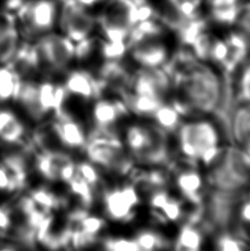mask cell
<instances>
[{"instance_id":"cell-7","label":"cell","mask_w":250,"mask_h":251,"mask_svg":"<svg viewBox=\"0 0 250 251\" xmlns=\"http://www.w3.org/2000/svg\"><path fill=\"white\" fill-rule=\"evenodd\" d=\"M76 162L72 152L60 148L40 150L32 160L34 170L47 183L65 185L76 174Z\"/></svg>"},{"instance_id":"cell-18","label":"cell","mask_w":250,"mask_h":251,"mask_svg":"<svg viewBox=\"0 0 250 251\" xmlns=\"http://www.w3.org/2000/svg\"><path fill=\"white\" fill-rule=\"evenodd\" d=\"M206 236L200 224L183 221L178 225L177 234L172 241V248L181 251H199L203 248Z\"/></svg>"},{"instance_id":"cell-23","label":"cell","mask_w":250,"mask_h":251,"mask_svg":"<svg viewBox=\"0 0 250 251\" xmlns=\"http://www.w3.org/2000/svg\"><path fill=\"white\" fill-rule=\"evenodd\" d=\"M167 26L160 19V16L152 19L140 21L131 28L128 37V43L132 47L147 40L163 38L167 33Z\"/></svg>"},{"instance_id":"cell-9","label":"cell","mask_w":250,"mask_h":251,"mask_svg":"<svg viewBox=\"0 0 250 251\" xmlns=\"http://www.w3.org/2000/svg\"><path fill=\"white\" fill-rule=\"evenodd\" d=\"M171 171V183L178 197L185 201L189 207L202 205L207 184L205 174L196 165L186 163L183 168H174L173 163L169 167Z\"/></svg>"},{"instance_id":"cell-37","label":"cell","mask_w":250,"mask_h":251,"mask_svg":"<svg viewBox=\"0 0 250 251\" xmlns=\"http://www.w3.org/2000/svg\"><path fill=\"white\" fill-rule=\"evenodd\" d=\"M98 244L107 251H139L138 245L133 237L108 236L100 237Z\"/></svg>"},{"instance_id":"cell-4","label":"cell","mask_w":250,"mask_h":251,"mask_svg":"<svg viewBox=\"0 0 250 251\" xmlns=\"http://www.w3.org/2000/svg\"><path fill=\"white\" fill-rule=\"evenodd\" d=\"M59 13V0H25L15 13L20 37L26 42H34L41 35L55 31Z\"/></svg>"},{"instance_id":"cell-39","label":"cell","mask_w":250,"mask_h":251,"mask_svg":"<svg viewBox=\"0 0 250 251\" xmlns=\"http://www.w3.org/2000/svg\"><path fill=\"white\" fill-rule=\"evenodd\" d=\"M227 55V43L225 41L224 37H215L214 35L213 42L211 46V51H209V57L208 63H211L212 65L216 66L217 69L220 67L223 62L225 61Z\"/></svg>"},{"instance_id":"cell-20","label":"cell","mask_w":250,"mask_h":251,"mask_svg":"<svg viewBox=\"0 0 250 251\" xmlns=\"http://www.w3.org/2000/svg\"><path fill=\"white\" fill-rule=\"evenodd\" d=\"M230 143L242 146L250 139V102H237L229 120Z\"/></svg>"},{"instance_id":"cell-5","label":"cell","mask_w":250,"mask_h":251,"mask_svg":"<svg viewBox=\"0 0 250 251\" xmlns=\"http://www.w3.org/2000/svg\"><path fill=\"white\" fill-rule=\"evenodd\" d=\"M102 216L108 222L128 224L135 219L137 209L142 203L141 192L133 182L122 185L102 187L100 193Z\"/></svg>"},{"instance_id":"cell-31","label":"cell","mask_w":250,"mask_h":251,"mask_svg":"<svg viewBox=\"0 0 250 251\" xmlns=\"http://www.w3.org/2000/svg\"><path fill=\"white\" fill-rule=\"evenodd\" d=\"M100 38V37H98ZM130 50L128 41H107L100 38L98 54L102 61H124L126 60Z\"/></svg>"},{"instance_id":"cell-29","label":"cell","mask_w":250,"mask_h":251,"mask_svg":"<svg viewBox=\"0 0 250 251\" xmlns=\"http://www.w3.org/2000/svg\"><path fill=\"white\" fill-rule=\"evenodd\" d=\"M56 84L50 77L38 82V105L44 119L51 118L54 114Z\"/></svg>"},{"instance_id":"cell-10","label":"cell","mask_w":250,"mask_h":251,"mask_svg":"<svg viewBox=\"0 0 250 251\" xmlns=\"http://www.w3.org/2000/svg\"><path fill=\"white\" fill-rule=\"evenodd\" d=\"M49 126L59 148L72 153L82 152L88 139V129L68 109L52 116Z\"/></svg>"},{"instance_id":"cell-35","label":"cell","mask_w":250,"mask_h":251,"mask_svg":"<svg viewBox=\"0 0 250 251\" xmlns=\"http://www.w3.org/2000/svg\"><path fill=\"white\" fill-rule=\"evenodd\" d=\"M76 173L83 180L86 181L89 185H92L95 190L100 193L101 188L104 187V181H102V174L104 172L92 163L87 159L77 160L76 162Z\"/></svg>"},{"instance_id":"cell-11","label":"cell","mask_w":250,"mask_h":251,"mask_svg":"<svg viewBox=\"0 0 250 251\" xmlns=\"http://www.w3.org/2000/svg\"><path fill=\"white\" fill-rule=\"evenodd\" d=\"M128 91L169 100L173 93L171 76L164 67L159 69H139L132 71Z\"/></svg>"},{"instance_id":"cell-41","label":"cell","mask_w":250,"mask_h":251,"mask_svg":"<svg viewBox=\"0 0 250 251\" xmlns=\"http://www.w3.org/2000/svg\"><path fill=\"white\" fill-rule=\"evenodd\" d=\"M234 28L239 30L250 39V0H243Z\"/></svg>"},{"instance_id":"cell-17","label":"cell","mask_w":250,"mask_h":251,"mask_svg":"<svg viewBox=\"0 0 250 251\" xmlns=\"http://www.w3.org/2000/svg\"><path fill=\"white\" fill-rule=\"evenodd\" d=\"M243 0H206L209 24L222 28H234Z\"/></svg>"},{"instance_id":"cell-42","label":"cell","mask_w":250,"mask_h":251,"mask_svg":"<svg viewBox=\"0 0 250 251\" xmlns=\"http://www.w3.org/2000/svg\"><path fill=\"white\" fill-rule=\"evenodd\" d=\"M17 190L18 186L10 172L2 164H0V191L15 192Z\"/></svg>"},{"instance_id":"cell-24","label":"cell","mask_w":250,"mask_h":251,"mask_svg":"<svg viewBox=\"0 0 250 251\" xmlns=\"http://www.w3.org/2000/svg\"><path fill=\"white\" fill-rule=\"evenodd\" d=\"M184 119L185 118L178 113V110L172 102L167 100L158 107L149 120H151L158 128L173 137L178 126Z\"/></svg>"},{"instance_id":"cell-40","label":"cell","mask_w":250,"mask_h":251,"mask_svg":"<svg viewBox=\"0 0 250 251\" xmlns=\"http://www.w3.org/2000/svg\"><path fill=\"white\" fill-rule=\"evenodd\" d=\"M246 228H250V194H245L238 205L236 232L244 237L243 231Z\"/></svg>"},{"instance_id":"cell-27","label":"cell","mask_w":250,"mask_h":251,"mask_svg":"<svg viewBox=\"0 0 250 251\" xmlns=\"http://www.w3.org/2000/svg\"><path fill=\"white\" fill-rule=\"evenodd\" d=\"M66 186H68L70 194L78 201V205L87 209L92 210L100 197V193L92 185H89L86 181L83 180L77 173Z\"/></svg>"},{"instance_id":"cell-19","label":"cell","mask_w":250,"mask_h":251,"mask_svg":"<svg viewBox=\"0 0 250 251\" xmlns=\"http://www.w3.org/2000/svg\"><path fill=\"white\" fill-rule=\"evenodd\" d=\"M118 97L122 98L126 104L130 116L137 119H150L158 107L164 101L159 97L136 94L128 89L119 94Z\"/></svg>"},{"instance_id":"cell-21","label":"cell","mask_w":250,"mask_h":251,"mask_svg":"<svg viewBox=\"0 0 250 251\" xmlns=\"http://www.w3.org/2000/svg\"><path fill=\"white\" fill-rule=\"evenodd\" d=\"M25 133V124L13 111L0 108V141L8 146L20 145Z\"/></svg>"},{"instance_id":"cell-25","label":"cell","mask_w":250,"mask_h":251,"mask_svg":"<svg viewBox=\"0 0 250 251\" xmlns=\"http://www.w3.org/2000/svg\"><path fill=\"white\" fill-rule=\"evenodd\" d=\"M185 201L181 197L170 195L164 204L157 212H151L153 218L160 224H180L186 217L187 208Z\"/></svg>"},{"instance_id":"cell-36","label":"cell","mask_w":250,"mask_h":251,"mask_svg":"<svg viewBox=\"0 0 250 251\" xmlns=\"http://www.w3.org/2000/svg\"><path fill=\"white\" fill-rule=\"evenodd\" d=\"M98 38L97 34L89 35L81 41L75 42L74 47V59L75 64H84V63L92 60L94 55L98 52Z\"/></svg>"},{"instance_id":"cell-32","label":"cell","mask_w":250,"mask_h":251,"mask_svg":"<svg viewBox=\"0 0 250 251\" xmlns=\"http://www.w3.org/2000/svg\"><path fill=\"white\" fill-rule=\"evenodd\" d=\"M213 243L214 248L220 251H243L249 248L246 238L230 230L216 232Z\"/></svg>"},{"instance_id":"cell-3","label":"cell","mask_w":250,"mask_h":251,"mask_svg":"<svg viewBox=\"0 0 250 251\" xmlns=\"http://www.w3.org/2000/svg\"><path fill=\"white\" fill-rule=\"evenodd\" d=\"M207 171V187L243 195L250 187V156L236 143H226Z\"/></svg>"},{"instance_id":"cell-33","label":"cell","mask_w":250,"mask_h":251,"mask_svg":"<svg viewBox=\"0 0 250 251\" xmlns=\"http://www.w3.org/2000/svg\"><path fill=\"white\" fill-rule=\"evenodd\" d=\"M173 13L183 19L203 15L206 0H166Z\"/></svg>"},{"instance_id":"cell-26","label":"cell","mask_w":250,"mask_h":251,"mask_svg":"<svg viewBox=\"0 0 250 251\" xmlns=\"http://www.w3.org/2000/svg\"><path fill=\"white\" fill-rule=\"evenodd\" d=\"M29 195L34 204L43 210L44 213L54 214L60 209L65 207L66 200L60 196L56 192L52 191L49 186H39L32 188Z\"/></svg>"},{"instance_id":"cell-16","label":"cell","mask_w":250,"mask_h":251,"mask_svg":"<svg viewBox=\"0 0 250 251\" xmlns=\"http://www.w3.org/2000/svg\"><path fill=\"white\" fill-rule=\"evenodd\" d=\"M94 73L100 79L105 93L111 91L116 96H118L119 94L128 89L132 71L125 60L102 61Z\"/></svg>"},{"instance_id":"cell-38","label":"cell","mask_w":250,"mask_h":251,"mask_svg":"<svg viewBox=\"0 0 250 251\" xmlns=\"http://www.w3.org/2000/svg\"><path fill=\"white\" fill-rule=\"evenodd\" d=\"M213 38L214 34L209 31V29H207L194 40V42L190 46L189 50L195 60L200 62H208Z\"/></svg>"},{"instance_id":"cell-13","label":"cell","mask_w":250,"mask_h":251,"mask_svg":"<svg viewBox=\"0 0 250 251\" xmlns=\"http://www.w3.org/2000/svg\"><path fill=\"white\" fill-rule=\"evenodd\" d=\"M171 47L163 38L147 40L130 47L128 59L139 69H159L167 65L172 56Z\"/></svg>"},{"instance_id":"cell-15","label":"cell","mask_w":250,"mask_h":251,"mask_svg":"<svg viewBox=\"0 0 250 251\" xmlns=\"http://www.w3.org/2000/svg\"><path fill=\"white\" fill-rule=\"evenodd\" d=\"M224 39L227 43V55L218 70L223 75L234 77L240 66L250 57V39L236 28H230Z\"/></svg>"},{"instance_id":"cell-28","label":"cell","mask_w":250,"mask_h":251,"mask_svg":"<svg viewBox=\"0 0 250 251\" xmlns=\"http://www.w3.org/2000/svg\"><path fill=\"white\" fill-rule=\"evenodd\" d=\"M133 238L139 251H154L172 247V241H170L166 235L154 228H142L136 232Z\"/></svg>"},{"instance_id":"cell-22","label":"cell","mask_w":250,"mask_h":251,"mask_svg":"<svg viewBox=\"0 0 250 251\" xmlns=\"http://www.w3.org/2000/svg\"><path fill=\"white\" fill-rule=\"evenodd\" d=\"M209 25L211 24H209L207 17L200 15L199 17L191 18V19H182L178 22L176 28L173 30V32L180 43V47L189 49L200 33L209 29Z\"/></svg>"},{"instance_id":"cell-30","label":"cell","mask_w":250,"mask_h":251,"mask_svg":"<svg viewBox=\"0 0 250 251\" xmlns=\"http://www.w3.org/2000/svg\"><path fill=\"white\" fill-rule=\"evenodd\" d=\"M107 224H108V221L102 215H96L92 213V210H87L77 222L71 224V225L77 227L79 230L91 238L100 241L102 232L106 229Z\"/></svg>"},{"instance_id":"cell-6","label":"cell","mask_w":250,"mask_h":251,"mask_svg":"<svg viewBox=\"0 0 250 251\" xmlns=\"http://www.w3.org/2000/svg\"><path fill=\"white\" fill-rule=\"evenodd\" d=\"M42 72L50 75L64 74L75 64V43L60 31L43 34L34 41Z\"/></svg>"},{"instance_id":"cell-34","label":"cell","mask_w":250,"mask_h":251,"mask_svg":"<svg viewBox=\"0 0 250 251\" xmlns=\"http://www.w3.org/2000/svg\"><path fill=\"white\" fill-rule=\"evenodd\" d=\"M237 102H250V57L240 66L233 78Z\"/></svg>"},{"instance_id":"cell-1","label":"cell","mask_w":250,"mask_h":251,"mask_svg":"<svg viewBox=\"0 0 250 251\" xmlns=\"http://www.w3.org/2000/svg\"><path fill=\"white\" fill-rule=\"evenodd\" d=\"M172 138L177 154L184 162L206 170L216 162L223 148L228 143L213 116L185 118Z\"/></svg>"},{"instance_id":"cell-14","label":"cell","mask_w":250,"mask_h":251,"mask_svg":"<svg viewBox=\"0 0 250 251\" xmlns=\"http://www.w3.org/2000/svg\"><path fill=\"white\" fill-rule=\"evenodd\" d=\"M130 114L122 98L118 96L104 97V95L92 101L91 122L96 129L120 128L119 124L129 117Z\"/></svg>"},{"instance_id":"cell-2","label":"cell","mask_w":250,"mask_h":251,"mask_svg":"<svg viewBox=\"0 0 250 251\" xmlns=\"http://www.w3.org/2000/svg\"><path fill=\"white\" fill-rule=\"evenodd\" d=\"M82 153L104 173L125 177L135 172L136 164L124 146L119 128L88 129Z\"/></svg>"},{"instance_id":"cell-12","label":"cell","mask_w":250,"mask_h":251,"mask_svg":"<svg viewBox=\"0 0 250 251\" xmlns=\"http://www.w3.org/2000/svg\"><path fill=\"white\" fill-rule=\"evenodd\" d=\"M63 75L62 84L70 98H77L79 100L92 102L105 94V89L95 73L82 66H72Z\"/></svg>"},{"instance_id":"cell-8","label":"cell","mask_w":250,"mask_h":251,"mask_svg":"<svg viewBox=\"0 0 250 251\" xmlns=\"http://www.w3.org/2000/svg\"><path fill=\"white\" fill-rule=\"evenodd\" d=\"M56 29L75 43L97 32V18L94 11L68 0L60 2Z\"/></svg>"},{"instance_id":"cell-43","label":"cell","mask_w":250,"mask_h":251,"mask_svg":"<svg viewBox=\"0 0 250 251\" xmlns=\"http://www.w3.org/2000/svg\"><path fill=\"white\" fill-rule=\"evenodd\" d=\"M75 2L78 3L79 6L88 9V10L94 11V9L101 7L105 3L106 0H74Z\"/></svg>"}]
</instances>
